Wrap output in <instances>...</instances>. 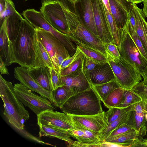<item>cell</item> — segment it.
I'll use <instances>...</instances> for the list:
<instances>
[{"instance_id": "f5cc1de1", "label": "cell", "mask_w": 147, "mask_h": 147, "mask_svg": "<svg viewBox=\"0 0 147 147\" xmlns=\"http://www.w3.org/2000/svg\"><path fill=\"white\" fill-rule=\"evenodd\" d=\"M145 0H137L136 2V4L140 3L142 2H143Z\"/></svg>"}, {"instance_id": "603a6c76", "label": "cell", "mask_w": 147, "mask_h": 147, "mask_svg": "<svg viewBox=\"0 0 147 147\" xmlns=\"http://www.w3.org/2000/svg\"><path fill=\"white\" fill-rule=\"evenodd\" d=\"M128 116L126 124L135 129L140 137L146 135L147 121L145 114L139 113L134 111H127Z\"/></svg>"}, {"instance_id": "74e56055", "label": "cell", "mask_w": 147, "mask_h": 147, "mask_svg": "<svg viewBox=\"0 0 147 147\" xmlns=\"http://www.w3.org/2000/svg\"><path fill=\"white\" fill-rule=\"evenodd\" d=\"M131 90L141 98L147 111V86L141 82Z\"/></svg>"}, {"instance_id": "e575fe53", "label": "cell", "mask_w": 147, "mask_h": 147, "mask_svg": "<svg viewBox=\"0 0 147 147\" xmlns=\"http://www.w3.org/2000/svg\"><path fill=\"white\" fill-rule=\"evenodd\" d=\"M124 28L134 42L142 57L147 61V54L136 31L132 29L127 24Z\"/></svg>"}, {"instance_id": "ac0fdd59", "label": "cell", "mask_w": 147, "mask_h": 147, "mask_svg": "<svg viewBox=\"0 0 147 147\" xmlns=\"http://www.w3.org/2000/svg\"><path fill=\"white\" fill-rule=\"evenodd\" d=\"M91 83L98 84L115 81L112 69L108 62L98 65L92 71L89 72Z\"/></svg>"}, {"instance_id": "60d3db41", "label": "cell", "mask_w": 147, "mask_h": 147, "mask_svg": "<svg viewBox=\"0 0 147 147\" xmlns=\"http://www.w3.org/2000/svg\"><path fill=\"white\" fill-rule=\"evenodd\" d=\"M51 83L53 90L61 86L60 75L59 74L54 68H50Z\"/></svg>"}, {"instance_id": "680465c9", "label": "cell", "mask_w": 147, "mask_h": 147, "mask_svg": "<svg viewBox=\"0 0 147 147\" xmlns=\"http://www.w3.org/2000/svg\"><path fill=\"white\" fill-rule=\"evenodd\" d=\"M74 0V1H76V0Z\"/></svg>"}, {"instance_id": "d590c367", "label": "cell", "mask_w": 147, "mask_h": 147, "mask_svg": "<svg viewBox=\"0 0 147 147\" xmlns=\"http://www.w3.org/2000/svg\"><path fill=\"white\" fill-rule=\"evenodd\" d=\"M125 110L124 109L113 107L105 112L104 118L107 125L117 119Z\"/></svg>"}, {"instance_id": "9a60e30c", "label": "cell", "mask_w": 147, "mask_h": 147, "mask_svg": "<svg viewBox=\"0 0 147 147\" xmlns=\"http://www.w3.org/2000/svg\"><path fill=\"white\" fill-rule=\"evenodd\" d=\"M68 35L71 36L107 55L104 45L81 22L76 27L69 30Z\"/></svg>"}, {"instance_id": "c3c4849f", "label": "cell", "mask_w": 147, "mask_h": 147, "mask_svg": "<svg viewBox=\"0 0 147 147\" xmlns=\"http://www.w3.org/2000/svg\"><path fill=\"white\" fill-rule=\"evenodd\" d=\"M144 5L143 11L146 17L147 18V0H145L143 2Z\"/></svg>"}, {"instance_id": "f1b7e54d", "label": "cell", "mask_w": 147, "mask_h": 147, "mask_svg": "<svg viewBox=\"0 0 147 147\" xmlns=\"http://www.w3.org/2000/svg\"><path fill=\"white\" fill-rule=\"evenodd\" d=\"M91 87L103 102L112 92L120 87L115 81H112L98 84H91Z\"/></svg>"}, {"instance_id": "d6986e66", "label": "cell", "mask_w": 147, "mask_h": 147, "mask_svg": "<svg viewBox=\"0 0 147 147\" xmlns=\"http://www.w3.org/2000/svg\"><path fill=\"white\" fill-rule=\"evenodd\" d=\"M11 42L9 38L7 29L6 19L3 20L0 30V56L5 64L9 66L12 63Z\"/></svg>"}, {"instance_id": "8d00e7d4", "label": "cell", "mask_w": 147, "mask_h": 147, "mask_svg": "<svg viewBox=\"0 0 147 147\" xmlns=\"http://www.w3.org/2000/svg\"><path fill=\"white\" fill-rule=\"evenodd\" d=\"M84 58V56L79 59L69 66L64 69L60 73V75L62 76L69 75L76 71L81 68Z\"/></svg>"}, {"instance_id": "7bdbcfd3", "label": "cell", "mask_w": 147, "mask_h": 147, "mask_svg": "<svg viewBox=\"0 0 147 147\" xmlns=\"http://www.w3.org/2000/svg\"><path fill=\"white\" fill-rule=\"evenodd\" d=\"M104 45L106 51L114 57L118 58H120L121 56L117 45L112 43L106 44Z\"/></svg>"}, {"instance_id": "ee69618b", "label": "cell", "mask_w": 147, "mask_h": 147, "mask_svg": "<svg viewBox=\"0 0 147 147\" xmlns=\"http://www.w3.org/2000/svg\"><path fill=\"white\" fill-rule=\"evenodd\" d=\"M100 143L99 144L86 143L80 142L78 141H74L71 144L67 146L69 147H100Z\"/></svg>"}, {"instance_id": "6f0895ef", "label": "cell", "mask_w": 147, "mask_h": 147, "mask_svg": "<svg viewBox=\"0 0 147 147\" xmlns=\"http://www.w3.org/2000/svg\"></svg>"}, {"instance_id": "bcb514c9", "label": "cell", "mask_w": 147, "mask_h": 147, "mask_svg": "<svg viewBox=\"0 0 147 147\" xmlns=\"http://www.w3.org/2000/svg\"><path fill=\"white\" fill-rule=\"evenodd\" d=\"M2 59L0 56V74L9 75V73L7 68Z\"/></svg>"}, {"instance_id": "1f68e13d", "label": "cell", "mask_w": 147, "mask_h": 147, "mask_svg": "<svg viewBox=\"0 0 147 147\" xmlns=\"http://www.w3.org/2000/svg\"><path fill=\"white\" fill-rule=\"evenodd\" d=\"M124 89L119 87L112 92L103 102L104 105L108 109L119 105L124 99Z\"/></svg>"}, {"instance_id": "52a82bcc", "label": "cell", "mask_w": 147, "mask_h": 147, "mask_svg": "<svg viewBox=\"0 0 147 147\" xmlns=\"http://www.w3.org/2000/svg\"><path fill=\"white\" fill-rule=\"evenodd\" d=\"M14 88L16 95L23 104L37 116L45 111L56 109L49 99L32 92L21 83L15 84Z\"/></svg>"}, {"instance_id": "5bb4252c", "label": "cell", "mask_w": 147, "mask_h": 147, "mask_svg": "<svg viewBox=\"0 0 147 147\" xmlns=\"http://www.w3.org/2000/svg\"><path fill=\"white\" fill-rule=\"evenodd\" d=\"M104 111L91 115H70L74 125L85 128L98 135L107 126L104 118Z\"/></svg>"}, {"instance_id": "ab89813d", "label": "cell", "mask_w": 147, "mask_h": 147, "mask_svg": "<svg viewBox=\"0 0 147 147\" xmlns=\"http://www.w3.org/2000/svg\"><path fill=\"white\" fill-rule=\"evenodd\" d=\"M132 129L131 126L126 123L122 124L112 131L104 141L125 133Z\"/></svg>"}, {"instance_id": "b9f144b4", "label": "cell", "mask_w": 147, "mask_h": 147, "mask_svg": "<svg viewBox=\"0 0 147 147\" xmlns=\"http://www.w3.org/2000/svg\"><path fill=\"white\" fill-rule=\"evenodd\" d=\"M17 12L13 1L11 0H6L5 8L3 16V19H4Z\"/></svg>"}, {"instance_id": "9c48e42d", "label": "cell", "mask_w": 147, "mask_h": 147, "mask_svg": "<svg viewBox=\"0 0 147 147\" xmlns=\"http://www.w3.org/2000/svg\"><path fill=\"white\" fill-rule=\"evenodd\" d=\"M36 29L37 39L45 47L51 59L54 68L60 75L57 57L61 55L66 58H69L71 56L69 51L61 42L51 33L41 28Z\"/></svg>"}, {"instance_id": "4316f807", "label": "cell", "mask_w": 147, "mask_h": 147, "mask_svg": "<svg viewBox=\"0 0 147 147\" xmlns=\"http://www.w3.org/2000/svg\"><path fill=\"white\" fill-rule=\"evenodd\" d=\"M5 18L8 36L12 42L17 36L23 18L18 12Z\"/></svg>"}, {"instance_id": "f35d334b", "label": "cell", "mask_w": 147, "mask_h": 147, "mask_svg": "<svg viewBox=\"0 0 147 147\" xmlns=\"http://www.w3.org/2000/svg\"><path fill=\"white\" fill-rule=\"evenodd\" d=\"M84 56L80 50L77 47L75 53L72 56L65 60L62 63L59 70V74L65 68L67 67L73 63L80 59Z\"/></svg>"}, {"instance_id": "30bf717a", "label": "cell", "mask_w": 147, "mask_h": 147, "mask_svg": "<svg viewBox=\"0 0 147 147\" xmlns=\"http://www.w3.org/2000/svg\"><path fill=\"white\" fill-rule=\"evenodd\" d=\"M93 8L94 20L98 37L105 44H114L109 23L102 0H91Z\"/></svg>"}, {"instance_id": "3957f363", "label": "cell", "mask_w": 147, "mask_h": 147, "mask_svg": "<svg viewBox=\"0 0 147 147\" xmlns=\"http://www.w3.org/2000/svg\"><path fill=\"white\" fill-rule=\"evenodd\" d=\"M101 100L91 87L69 98L60 108L63 113L72 115H91L104 111Z\"/></svg>"}, {"instance_id": "f6af8a7d", "label": "cell", "mask_w": 147, "mask_h": 147, "mask_svg": "<svg viewBox=\"0 0 147 147\" xmlns=\"http://www.w3.org/2000/svg\"><path fill=\"white\" fill-rule=\"evenodd\" d=\"M84 66L85 70L88 72L92 71L98 65L91 59L84 56Z\"/></svg>"}, {"instance_id": "d4e9b609", "label": "cell", "mask_w": 147, "mask_h": 147, "mask_svg": "<svg viewBox=\"0 0 147 147\" xmlns=\"http://www.w3.org/2000/svg\"><path fill=\"white\" fill-rule=\"evenodd\" d=\"M40 137L47 136L55 137L67 142L68 145L74 141L71 138V136L68 131L42 125H39Z\"/></svg>"}, {"instance_id": "db71d44e", "label": "cell", "mask_w": 147, "mask_h": 147, "mask_svg": "<svg viewBox=\"0 0 147 147\" xmlns=\"http://www.w3.org/2000/svg\"><path fill=\"white\" fill-rule=\"evenodd\" d=\"M137 0H132L131 3L136 4V2Z\"/></svg>"}, {"instance_id": "ba28073f", "label": "cell", "mask_w": 147, "mask_h": 147, "mask_svg": "<svg viewBox=\"0 0 147 147\" xmlns=\"http://www.w3.org/2000/svg\"><path fill=\"white\" fill-rule=\"evenodd\" d=\"M40 11L47 20L58 31L68 35L69 30L63 9L55 0H42Z\"/></svg>"}, {"instance_id": "8fae6325", "label": "cell", "mask_w": 147, "mask_h": 147, "mask_svg": "<svg viewBox=\"0 0 147 147\" xmlns=\"http://www.w3.org/2000/svg\"><path fill=\"white\" fill-rule=\"evenodd\" d=\"M84 59L82 67L76 71L66 76L60 75L61 86L69 89L74 94L91 87L89 72L85 70L84 66Z\"/></svg>"}, {"instance_id": "e0dca14e", "label": "cell", "mask_w": 147, "mask_h": 147, "mask_svg": "<svg viewBox=\"0 0 147 147\" xmlns=\"http://www.w3.org/2000/svg\"><path fill=\"white\" fill-rule=\"evenodd\" d=\"M111 14L119 29L126 25L129 16L132 3L127 0H109Z\"/></svg>"}, {"instance_id": "7c38bea8", "label": "cell", "mask_w": 147, "mask_h": 147, "mask_svg": "<svg viewBox=\"0 0 147 147\" xmlns=\"http://www.w3.org/2000/svg\"><path fill=\"white\" fill-rule=\"evenodd\" d=\"M37 116L38 125H42L67 131L74 129L70 115L65 113L48 110Z\"/></svg>"}, {"instance_id": "7a4b0ae2", "label": "cell", "mask_w": 147, "mask_h": 147, "mask_svg": "<svg viewBox=\"0 0 147 147\" xmlns=\"http://www.w3.org/2000/svg\"><path fill=\"white\" fill-rule=\"evenodd\" d=\"M0 96L3 103V115L13 127L23 131L24 123L29 119L30 114L16 95L12 83L1 74Z\"/></svg>"}, {"instance_id": "816d5d0a", "label": "cell", "mask_w": 147, "mask_h": 147, "mask_svg": "<svg viewBox=\"0 0 147 147\" xmlns=\"http://www.w3.org/2000/svg\"><path fill=\"white\" fill-rule=\"evenodd\" d=\"M142 141L145 145L146 147H147V138L145 139H143Z\"/></svg>"}, {"instance_id": "484cf974", "label": "cell", "mask_w": 147, "mask_h": 147, "mask_svg": "<svg viewBox=\"0 0 147 147\" xmlns=\"http://www.w3.org/2000/svg\"><path fill=\"white\" fill-rule=\"evenodd\" d=\"M143 139L140 137L136 130L133 128L125 133L104 141L124 144L126 147H133L136 141Z\"/></svg>"}, {"instance_id": "836d02e7", "label": "cell", "mask_w": 147, "mask_h": 147, "mask_svg": "<svg viewBox=\"0 0 147 147\" xmlns=\"http://www.w3.org/2000/svg\"><path fill=\"white\" fill-rule=\"evenodd\" d=\"M123 96V101L116 107L125 109L133 104L142 101L141 98L131 90L124 89Z\"/></svg>"}, {"instance_id": "44dd1931", "label": "cell", "mask_w": 147, "mask_h": 147, "mask_svg": "<svg viewBox=\"0 0 147 147\" xmlns=\"http://www.w3.org/2000/svg\"><path fill=\"white\" fill-rule=\"evenodd\" d=\"M50 68L47 66H41L28 68V70L30 75L41 87L47 90L53 91Z\"/></svg>"}, {"instance_id": "ffe728a7", "label": "cell", "mask_w": 147, "mask_h": 147, "mask_svg": "<svg viewBox=\"0 0 147 147\" xmlns=\"http://www.w3.org/2000/svg\"><path fill=\"white\" fill-rule=\"evenodd\" d=\"M68 36L72 41L76 45V47L80 50L85 57L91 59L98 65L107 62V55L83 43L73 36Z\"/></svg>"}, {"instance_id": "2e32d148", "label": "cell", "mask_w": 147, "mask_h": 147, "mask_svg": "<svg viewBox=\"0 0 147 147\" xmlns=\"http://www.w3.org/2000/svg\"><path fill=\"white\" fill-rule=\"evenodd\" d=\"M74 5L76 11L82 23L96 36L99 38L94 22L91 0L74 1Z\"/></svg>"}, {"instance_id": "4fadbf2b", "label": "cell", "mask_w": 147, "mask_h": 147, "mask_svg": "<svg viewBox=\"0 0 147 147\" xmlns=\"http://www.w3.org/2000/svg\"><path fill=\"white\" fill-rule=\"evenodd\" d=\"M15 78L21 84L33 91L45 97L53 103V91L47 90L41 87L30 74L28 68L22 66H17L14 69Z\"/></svg>"}, {"instance_id": "f907efd6", "label": "cell", "mask_w": 147, "mask_h": 147, "mask_svg": "<svg viewBox=\"0 0 147 147\" xmlns=\"http://www.w3.org/2000/svg\"><path fill=\"white\" fill-rule=\"evenodd\" d=\"M143 79V81H142L143 84L144 85L147 86V74L145 78Z\"/></svg>"}, {"instance_id": "d6a6232c", "label": "cell", "mask_w": 147, "mask_h": 147, "mask_svg": "<svg viewBox=\"0 0 147 147\" xmlns=\"http://www.w3.org/2000/svg\"><path fill=\"white\" fill-rule=\"evenodd\" d=\"M105 8L109 23L111 35L114 44L119 48L120 44V29L117 28L111 14L109 12L105 5Z\"/></svg>"}, {"instance_id": "f546056e", "label": "cell", "mask_w": 147, "mask_h": 147, "mask_svg": "<svg viewBox=\"0 0 147 147\" xmlns=\"http://www.w3.org/2000/svg\"><path fill=\"white\" fill-rule=\"evenodd\" d=\"M54 98L53 104L60 108L65 101L74 94L69 88L62 86L53 91Z\"/></svg>"}, {"instance_id": "7dc6e473", "label": "cell", "mask_w": 147, "mask_h": 147, "mask_svg": "<svg viewBox=\"0 0 147 147\" xmlns=\"http://www.w3.org/2000/svg\"><path fill=\"white\" fill-rule=\"evenodd\" d=\"M6 0H0V14L1 20L3 19V16L5 9Z\"/></svg>"}, {"instance_id": "277c9868", "label": "cell", "mask_w": 147, "mask_h": 147, "mask_svg": "<svg viewBox=\"0 0 147 147\" xmlns=\"http://www.w3.org/2000/svg\"><path fill=\"white\" fill-rule=\"evenodd\" d=\"M107 62L114 73L115 80L119 86L125 90H131L142 80L139 72L123 59L114 57L106 51Z\"/></svg>"}, {"instance_id": "7402d4cb", "label": "cell", "mask_w": 147, "mask_h": 147, "mask_svg": "<svg viewBox=\"0 0 147 147\" xmlns=\"http://www.w3.org/2000/svg\"><path fill=\"white\" fill-rule=\"evenodd\" d=\"M136 20V32L147 54V22L142 10L132 3Z\"/></svg>"}, {"instance_id": "4dcf8cb0", "label": "cell", "mask_w": 147, "mask_h": 147, "mask_svg": "<svg viewBox=\"0 0 147 147\" xmlns=\"http://www.w3.org/2000/svg\"><path fill=\"white\" fill-rule=\"evenodd\" d=\"M36 48L39 58L40 66H46L54 68L51 59L42 44L37 39L36 33L35 37Z\"/></svg>"}, {"instance_id": "cb8c5ba5", "label": "cell", "mask_w": 147, "mask_h": 147, "mask_svg": "<svg viewBox=\"0 0 147 147\" xmlns=\"http://www.w3.org/2000/svg\"><path fill=\"white\" fill-rule=\"evenodd\" d=\"M74 129L68 130L71 137L83 143L99 144L98 135L83 127L74 125Z\"/></svg>"}, {"instance_id": "83f0119b", "label": "cell", "mask_w": 147, "mask_h": 147, "mask_svg": "<svg viewBox=\"0 0 147 147\" xmlns=\"http://www.w3.org/2000/svg\"><path fill=\"white\" fill-rule=\"evenodd\" d=\"M128 116V111L125 110L117 119L112 122L100 131L98 135L100 142H103L110 133L117 127L123 123H126Z\"/></svg>"}, {"instance_id": "11a10c76", "label": "cell", "mask_w": 147, "mask_h": 147, "mask_svg": "<svg viewBox=\"0 0 147 147\" xmlns=\"http://www.w3.org/2000/svg\"><path fill=\"white\" fill-rule=\"evenodd\" d=\"M129 2L131 3L132 0H127Z\"/></svg>"}, {"instance_id": "8992f818", "label": "cell", "mask_w": 147, "mask_h": 147, "mask_svg": "<svg viewBox=\"0 0 147 147\" xmlns=\"http://www.w3.org/2000/svg\"><path fill=\"white\" fill-rule=\"evenodd\" d=\"M22 14L24 19L35 28H41L53 34L65 46L69 54L75 53L76 47L69 36L54 28L45 19L40 11L29 9L24 11Z\"/></svg>"}, {"instance_id": "681fc988", "label": "cell", "mask_w": 147, "mask_h": 147, "mask_svg": "<svg viewBox=\"0 0 147 147\" xmlns=\"http://www.w3.org/2000/svg\"><path fill=\"white\" fill-rule=\"evenodd\" d=\"M102 1L108 10L111 13L109 0H102Z\"/></svg>"}, {"instance_id": "9f6ffc18", "label": "cell", "mask_w": 147, "mask_h": 147, "mask_svg": "<svg viewBox=\"0 0 147 147\" xmlns=\"http://www.w3.org/2000/svg\"><path fill=\"white\" fill-rule=\"evenodd\" d=\"M25 1H26L27 0H24Z\"/></svg>"}, {"instance_id": "5b68a950", "label": "cell", "mask_w": 147, "mask_h": 147, "mask_svg": "<svg viewBox=\"0 0 147 147\" xmlns=\"http://www.w3.org/2000/svg\"><path fill=\"white\" fill-rule=\"evenodd\" d=\"M120 44L118 49L121 56L133 65L144 79L147 74V61L125 28L121 29Z\"/></svg>"}, {"instance_id": "6da1fadb", "label": "cell", "mask_w": 147, "mask_h": 147, "mask_svg": "<svg viewBox=\"0 0 147 147\" xmlns=\"http://www.w3.org/2000/svg\"><path fill=\"white\" fill-rule=\"evenodd\" d=\"M36 29L23 18L15 39L11 43L12 63L28 68L40 66L36 49Z\"/></svg>"}]
</instances>
